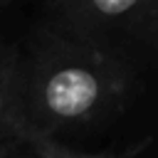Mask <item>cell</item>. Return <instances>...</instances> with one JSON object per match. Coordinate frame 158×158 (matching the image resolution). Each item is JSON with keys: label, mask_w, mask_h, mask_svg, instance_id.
Returning <instances> with one entry per match:
<instances>
[{"label": "cell", "mask_w": 158, "mask_h": 158, "mask_svg": "<svg viewBox=\"0 0 158 158\" xmlns=\"http://www.w3.org/2000/svg\"><path fill=\"white\" fill-rule=\"evenodd\" d=\"M106 77L86 59L44 67L42 77L25 79V99L35 114L52 123L86 121L106 99Z\"/></svg>", "instance_id": "6da1fadb"}, {"label": "cell", "mask_w": 158, "mask_h": 158, "mask_svg": "<svg viewBox=\"0 0 158 158\" xmlns=\"http://www.w3.org/2000/svg\"><path fill=\"white\" fill-rule=\"evenodd\" d=\"M67 17L86 32H131L158 17V0H67Z\"/></svg>", "instance_id": "7a4b0ae2"}, {"label": "cell", "mask_w": 158, "mask_h": 158, "mask_svg": "<svg viewBox=\"0 0 158 158\" xmlns=\"http://www.w3.org/2000/svg\"><path fill=\"white\" fill-rule=\"evenodd\" d=\"M15 133H17V141L27 146V158H106V156H84L72 148L57 146L47 133H42L32 123H25V118H20V123L15 126Z\"/></svg>", "instance_id": "3957f363"}, {"label": "cell", "mask_w": 158, "mask_h": 158, "mask_svg": "<svg viewBox=\"0 0 158 158\" xmlns=\"http://www.w3.org/2000/svg\"><path fill=\"white\" fill-rule=\"evenodd\" d=\"M22 99H25V79L22 77L17 79L12 72H0V128L10 123L15 131L20 118H25Z\"/></svg>", "instance_id": "277c9868"}, {"label": "cell", "mask_w": 158, "mask_h": 158, "mask_svg": "<svg viewBox=\"0 0 158 158\" xmlns=\"http://www.w3.org/2000/svg\"><path fill=\"white\" fill-rule=\"evenodd\" d=\"M0 158H17V151L12 143H0Z\"/></svg>", "instance_id": "5b68a950"}]
</instances>
